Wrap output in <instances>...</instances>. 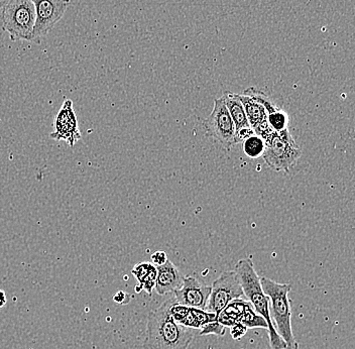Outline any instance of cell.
I'll list each match as a JSON object with an SVG mask.
<instances>
[{
	"label": "cell",
	"mask_w": 355,
	"mask_h": 349,
	"mask_svg": "<svg viewBox=\"0 0 355 349\" xmlns=\"http://www.w3.org/2000/svg\"><path fill=\"white\" fill-rule=\"evenodd\" d=\"M176 299H168L150 312L146 324L144 349H188L194 339L191 328L182 325L171 315Z\"/></svg>",
	"instance_id": "cell-1"
},
{
	"label": "cell",
	"mask_w": 355,
	"mask_h": 349,
	"mask_svg": "<svg viewBox=\"0 0 355 349\" xmlns=\"http://www.w3.org/2000/svg\"><path fill=\"white\" fill-rule=\"evenodd\" d=\"M235 272L239 275L244 296L252 303L255 312L265 318L268 323V339L272 349H287V344L279 337L272 323L270 311V299L263 292L261 278L255 272L254 261L252 257L241 259L235 266Z\"/></svg>",
	"instance_id": "cell-2"
},
{
	"label": "cell",
	"mask_w": 355,
	"mask_h": 349,
	"mask_svg": "<svg viewBox=\"0 0 355 349\" xmlns=\"http://www.w3.org/2000/svg\"><path fill=\"white\" fill-rule=\"evenodd\" d=\"M263 292L270 299V311L272 323L279 337L287 344V349H299L292 328V308L288 293L292 290L290 284H281L268 278H261Z\"/></svg>",
	"instance_id": "cell-3"
},
{
	"label": "cell",
	"mask_w": 355,
	"mask_h": 349,
	"mask_svg": "<svg viewBox=\"0 0 355 349\" xmlns=\"http://www.w3.org/2000/svg\"><path fill=\"white\" fill-rule=\"evenodd\" d=\"M263 158L265 163L276 172L290 173L302 155L301 148L293 139L290 130L275 131L265 142Z\"/></svg>",
	"instance_id": "cell-4"
},
{
	"label": "cell",
	"mask_w": 355,
	"mask_h": 349,
	"mask_svg": "<svg viewBox=\"0 0 355 349\" xmlns=\"http://www.w3.org/2000/svg\"><path fill=\"white\" fill-rule=\"evenodd\" d=\"M37 12L32 0H10L4 12L3 31L12 41H33Z\"/></svg>",
	"instance_id": "cell-5"
},
{
	"label": "cell",
	"mask_w": 355,
	"mask_h": 349,
	"mask_svg": "<svg viewBox=\"0 0 355 349\" xmlns=\"http://www.w3.org/2000/svg\"><path fill=\"white\" fill-rule=\"evenodd\" d=\"M207 137H212L224 148L230 151L236 144V130L223 99H215L214 108L203 121Z\"/></svg>",
	"instance_id": "cell-6"
},
{
	"label": "cell",
	"mask_w": 355,
	"mask_h": 349,
	"mask_svg": "<svg viewBox=\"0 0 355 349\" xmlns=\"http://www.w3.org/2000/svg\"><path fill=\"white\" fill-rule=\"evenodd\" d=\"M37 12L35 32H33L32 43L42 44L55 24L64 15L67 8L70 6V0H32Z\"/></svg>",
	"instance_id": "cell-7"
},
{
	"label": "cell",
	"mask_w": 355,
	"mask_h": 349,
	"mask_svg": "<svg viewBox=\"0 0 355 349\" xmlns=\"http://www.w3.org/2000/svg\"><path fill=\"white\" fill-rule=\"evenodd\" d=\"M244 293L239 275L235 271H226L215 280L211 286V294L208 301L210 312L218 316L222 310L233 300L243 298Z\"/></svg>",
	"instance_id": "cell-8"
},
{
	"label": "cell",
	"mask_w": 355,
	"mask_h": 349,
	"mask_svg": "<svg viewBox=\"0 0 355 349\" xmlns=\"http://www.w3.org/2000/svg\"><path fill=\"white\" fill-rule=\"evenodd\" d=\"M81 137L72 100L66 99L55 117L54 131L51 133L50 137L57 142H65L73 148L81 139Z\"/></svg>",
	"instance_id": "cell-9"
},
{
	"label": "cell",
	"mask_w": 355,
	"mask_h": 349,
	"mask_svg": "<svg viewBox=\"0 0 355 349\" xmlns=\"http://www.w3.org/2000/svg\"><path fill=\"white\" fill-rule=\"evenodd\" d=\"M210 294L211 286L201 283L192 275L184 278L183 286L174 292L177 303L198 309H204L207 306Z\"/></svg>",
	"instance_id": "cell-10"
},
{
	"label": "cell",
	"mask_w": 355,
	"mask_h": 349,
	"mask_svg": "<svg viewBox=\"0 0 355 349\" xmlns=\"http://www.w3.org/2000/svg\"><path fill=\"white\" fill-rule=\"evenodd\" d=\"M224 103L230 111V117L234 122L235 130H236V144H241L244 139H248L250 135H254V131L250 126L245 110L239 94L225 91L222 95Z\"/></svg>",
	"instance_id": "cell-11"
},
{
	"label": "cell",
	"mask_w": 355,
	"mask_h": 349,
	"mask_svg": "<svg viewBox=\"0 0 355 349\" xmlns=\"http://www.w3.org/2000/svg\"><path fill=\"white\" fill-rule=\"evenodd\" d=\"M239 99L243 102L246 117H248V121H250V126L254 130L255 135L261 137L263 141H268L275 131L270 128V124H268V113H266L265 108L246 95L239 94Z\"/></svg>",
	"instance_id": "cell-12"
},
{
	"label": "cell",
	"mask_w": 355,
	"mask_h": 349,
	"mask_svg": "<svg viewBox=\"0 0 355 349\" xmlns=\"http://www.w3.org/2000/svg\"><path fill=\"white\" fill-rule=\"evenodd\" d=\"M171 315L182 325L188 328L201 329L205 324L217 321L215 313L206 312L203 309L191 308L179 303L173 304L171 307Z\"/></svg>",
	"instance_id": "cell-13"
},
{
	"label": "cell",
	"mask_w": 355,
	"mask_h": 349,
	"mask_svg": "<svg viewBox=\"0 0 355 349\" xmlns=\"http://www.w3.org/2000/svg\"><path fill=\"white\" fill-rule=\"evenodd\" d=\"M157 270L155 291L157 294L165 296L168 293H174L183 286V275L170 259H168L163 266H157Z\"/></svg>",
	"instance_id": "cell-14"
},
{
	"label": "cell",
	"mask_w": 355,
	"mask_h": 349,
	"mask_svg": "<svg viewBox=\"0 0 355 349\" xmlns=\"http://www.w3.org/2000/svg\"><path fill=\"white\" fill-rule=\"evenodd\" d=\"M132 273L137 280L135 292L141 293L144 290L148 295L152 296L157 282V266L150 262H141L133 266Z\"/></svg>",
	"instance_id": "cell-15"
},
{
	"label": "cell",
	"mask_w": 355,
	"mask_h": 349,
	"mask_svg": "<svg viewBox=\"0 0 355 349\" xmlns=\"http://www.w3.org/2000/svg\"><path fill=\"white\" fill-rule=\"evenodd\" d=\"M250 306H252V303L243 298L233 300L221 311L217 321L224 327H232L234 324L241 323L244 312Z\"/></svg>",
	"instance_id": "cell-16"
},
{
	"label": "cell",
	"mask_w": 355,
	"mask_h": 349,
	"mask_svg": "<svg viewBox=\"0 0 355 349\" xmlns=\"http://www.w3.org/2000/svg\"><path fill=\"white\" fill-rule=\"evenodd\" d=\"M243 152L250 159H257V158L263 157L265 152L266 144L265 141L257 135H252L243 142Z\"/></svg>",
	"instance_id": "cell-17"
},
{
	"label": "cell",
	"mask_w": 355,
	"mask_h": 349,
	"mask_svg": "<svg viewBox=\"0 0 355 349\" xmlns=\"http://www.w3.org/2000/svg\"><path fill=\"white\" fill-rule=\"evenodd\" d=\"M288 115L286 111L279 108H275L274 110L268 113V122L270 128L276 133L288 130Z\"/></svg>",
	"instance_id": "cell-18"
},
{
	"label": "cell",
	"mask_w": 355,
	"mask_h": 349,
	"mask_svg": "<svg viewBox=\"0 0 355 349\" xmlns=\"http://www.w3.org/2000/svg\"><path fill=\"white\" fill-rule=\"evenodd\" d=\"M241 323H243L248 329L265 328L268 330V323H266L265 318L257 314L252 305L246 309L243 318H241Z\"/></svg>",
	"instance_id": "cell-19"
},
{
	"label": "cell",
	"mask_w": 355,
	"mask_h": 349,
	"mask_svg": "<svg viewBox=\"0 0 355 349\" xmlns=\"http://www.w3.org/2000/svg\"><path fill=\"white\" fill-rule=\"evenodd\" d=\"M200 335H210L215 334L217 337H223L225 334V327L221 325L218 321L211 322V323L205 324L201 328Z\"/></svg>",
	"instance_id": "cell-20"
},
{
	"label": "cell",
	"mask_w": 355,
	"mask_h": 349,
	"mask_svg": "<svg viewBox=\"0 0 355 349\" xmlns=\"http://www.w3.org/2000/svg\"><path fill=\"white\" fill-rule=\"evenodd\" d=\"M248 329L243 323H236L230 328V334H232L233 339L239 340L246 334Z\"/></svg>",
	"instance_id": "cell-21"
},
{
	"label": "cell",
	"mask_w": 355,
	"mask_h": 349,
	"mask_svg": "<svg viewBox=\"0 0 355 349\" xmlns=\"http://www.w3.org/2000/svg\"><path fill=\"white\" fill-rule=\"evenodd\" d=\"M150 259H152V264H155V266H163L168 259L165 251L162 250L155 251L153 253Z\"/></svg>",
	"instance_id": "cell-22"
},
{
	"label": "cell",
	"mask_w": 355,
	"mask_h": 349,
	"mask_svg": "<svg viewBox=\"0 0 355 349\" xmlns=\"http://www.w3.org/2000/svg\"><path fill=\"white\" fill-rule=\"evenodd\" d=\"M130 296L123 291H119L116 294L113 296V301L116 302L117 304H126L130 302Z\"/></svg>",
	"instance_id": "cell-23"
},
{
	"label": "cell",
	"mask_w": 355,
	"mask_h": 349,
	"mask_svg": "<svg viewBox=\"0 0 355 349\" xmlns=\"http://www.w3.org/2000/svg\"><path fill=\"white\" fill-rule=\"evenodd\" d=\"M10 0H0V32L3 31L4 12Z\"/></svg>",
	"instance_id": "cell-24"
},
{
	"label": "cell",
	"mask_w": 355,
	"mask_h": 349,
	"mask_svg": "<svg viewBox=\"0 0 355 349\" xmlns=\"http://www.w3.org/2000/svg\"><path fill=\"white\" fill-rule=\"evenodd\" d=\"M6 302H8V300H6V292H4V291L0 290V308L6 306Z\"/></svg>",
	"instance_id": "cell-25"
}]
</instances>
